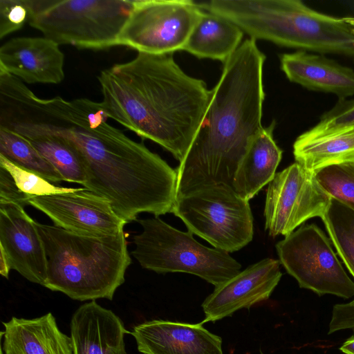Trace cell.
Segmentation results:
<instances>
[{
    "label": "cell",
    "instance_id": "1",
    "mask_svg": "<svg viewBox=\"0 0 354 354\" xmlns=\"http://www.w3.org/2000/svg\"><path fill=\"white\" fill-rule=\"evenodd\" d=\"M102 102L60 96L35 97L21 122L28 136L50 134L66 140L84 171V188L110 203L127 223L142 212H172L177 173L158 154L110 124Z\"/></svg>",
    "mask_w": 354,
    "mask_h": 354
},
{
    "label": "cell",
    "instance_id": "2",
    "mask_svg": "<svg viewBox=\"0 0 354 354\" xmlns=\"http://www.w3.org/2000/svg\"><path fill=\"white\" fill-rule=\"evenodd\" d=\"M97 80L109 118L183 161L210 101L203 80L186 74L172 54L142 53Z\"/></svg>",
    "mask_w": 354,
    "mask_h": 354
},
{
    "label": "cell",
    "instance_id": "3",
    "mask_svg": "<svg viewBox=\"0 0 354 354\" xmlns=\"http://www.w3.org/2000/svg\"><path fill=\"white\" fill-rule=\"evenodd\" d=\"M265 60L250 38L224 63L198 129L176 169V197L214 185L233 189L238 167L263 129Z\"/></svg>",
    "mask_w": 354,
    "mask_h": 354
},
{
    "label": "cell",
    "instance_id": "4",
    "mask_svg": "<svg viewBox=\"0 0 354 354\" xmlns=\"http://www.w3.org/2000/svg\"><path fill=\"white\" fill-rule=\"evenodd\" d=\"M199 6L255 40L354 57V28L344 17L322 13L299 0H212Z\"/></svg>",
    "mask_w": 354,
    "mask_h": 354
},
{
    "label": "cell",
    "instance_id": "5",
    "mask_svg": "<svg viewBox=\"0 0 354 354\" xmlns=\"http://www.w3.org/2000/svg\"><path fill=\"white\" fill-rule=\"evenodd\" d=\"M47 258L43 286L72 299L112 300L131 263L124 231L95 236L36 222Z\"/></svg>",
    "mask_w": 354,
    "mask_h": 354
},
{
    "label": "cell",
    "instance_id": "6",
    "mask_svg": "<svg viewBox=\"0 0 354 354\" xmlns=\"http://www.w3.org/2000/svg\"><path fill=\"white\" fill-rule=\"evenodd\" d=\"M133 0H28V24L59 45L102 50L118 46Z\"/></svg>",
    "mask_w": 354,
    "mask_h": 354
},
{
    "label": "cell",
    "instance_id": "7",
    "mask_svg": "<svg viewBox=\"0 0 354 354\" xmlns=\"http://www.w3.org/2000/svg\"><path fill=\"white\" fill-rule=\"evenodd\" d=\"M137 221L142 231L133 238L131 254L143 268L194 274L214 288L241 272V265L228 252L201 244L189 231L178 230L157 216Z\"/></svg>",
    "mask_w": 354,
    "mask_h": 354
},
{
    "label": "cell",
    "instance_id": "8",
    "mask_svg": "<svg viewBox=\"0 0 354 354\" xmlns=\"http://www.w3.org/2000/svg\"><path fill=\"white\" fill-rule=\"evenodd\" d=\"M171 212L188 231L228 253L241 249L253 238L249 201L227 185H210L176 197Z\"/></svg>",
    "mask_w": 354,
    "mask_h": 354
},
{
    "label": "cell",
    "instance_id": "9",
    "mask_svg": "<svg viewBox=\"0 0 354 354\" xmlns=\"http://www.w3.org/2000/svg\"><path fill=\"white\" fill-rule=\"evenodd\" d=\"M280 263L301 288L319 296L354 297V281L334 252L331 241L316 225H302L276 244Z\"/></svg>",
    "mask_w": 354,
    "mask_h": 354
},
{
    "label": "cell",
    "instance_id": "10",
    "mask_svg": "<svg viewBox=\"0 0 354 354\" xmlns=\"http://www.w3.org/2000/svg\"><path fill=\"white\" fill-rule=\"evenodd\" d=\"M203 12L193 1L133 0L118 46L154 55L183 50Z\"/></svg>",
    "mask_w": 354,
    "mask_h": 354
},
{
    "label": "cell",
    "instance_id": "11",
    "mask_svg": "<svg viewBox=\"0 0 354 354\" xmlns=\"http://www.w3.org/2000/svg\"><path fill=\"white\" fill-rule=\"evenodd\" d=\"M330 201L314 173L293 163L276 173L268 184L264 209L266 230L272 237L286 236L306 221L322 218Z\"/></svg>",
    "mask_w": 354,
    "mask_h": 354
},
{
    "label": "cell",
    "instance_id": "12",
    "mask_svg": "<svg viewBox=\"0 0 354 354\" xmlns=\"http://www.w3.org/2000/svg\"><path fill=\"white\" fill-rule=\"evenodd\" d=\"M29 205L46 214L55 225L88 236L115 235L127 223L106 198L86 188L32 196Z\"/></svg>",
    "mask_w": 354,
    "mask_h": 354
},
{
    "label": "cell",
    "instance_id": "13",
    "mask_svg": "<svg viewBox=\"0 0 354 354\" xmlns=\"http://www.w3.org/2000/svg\"><path fill=\"white\" fill-rule=\"evenodd\" d=\"M281 277L279 260L266 258L248 266L205 298L202 323L215 322L268 300Z\"/></svg>",
    "mask_w": 354,
    "mask_h": 354
},
{
    "label": "cell",
    "instance_id": "14",
    "mask_svg": "<svg viewBox=\"0 0 354 354\" xmlns=\"http://www.w3.org/2000/svg\"><path fill=\"white\" fill-rule=\"evenodd\" d=\"M0 248L10 262L11 270L30 282L44 286L47 258L35 221L15 204H0Z\"/></svg>",
    "mask_w": 354,
    "mask_h": 354
},
{
    "label": "cell",
    "instance_id": "15",
    "mask_svg": "<svg viewBox=\"0 0 354 354\" xmlns=\"http://www.w3.org/2000/svg\"><path fill=\"white\" fill-rule=\"evenodd\" d=\"M203 324L153 319L135 326L131 334L142 354H223L221 337Z\"/></svg>",
    "mask_w": 354,
    "mask_h": 354
},
{
    "label": "cell",
    "instance_id": "16",
    "mask_svg": "<svg viewBox=\"0 0 354 354\" xmlns=\"http://www.w3.org/2000/svg\"><path fill=\"white\" fill-rule=\"evenodd\" d=\"M59 45L43 37L11 39L0 48V71L28 84H59L64 79Z\"/></svg>",
    "mask_w": 354,
    "mask_h": 354
},
{
    "label": "cell",
    "instance_id": "17",
    "mask_svg": "<svg viewBox=\"0 0 354 354\" xmlns=\"http://www.w3.org/2000/svg\"><path fill=\"white\" fill-rule=\"evenodd\" d=\"M73 354H127L122 319L95 300L81 305L70 324Z\"/></svg>",
    "mask_w": 354,
    "mask_h": 354
},
{
    "label": "cell",
    "instance_id": "18",
    "mask_svg": "<svg viewBox=\"0 0 354 354\" xmlns=\"http://www.w3.org/2000/svg\"><path fill=\"white\" fill-rule=\"evenodd\" d=\"M281 69L292 82L339 100L354 95V71L324 55L298 50L280 56Z\"/></svg>",
    "mask_w": 354,
    "mask_h": 354
},
{
    "label": "cell",
    "instance_id": "19",
    "mask_svg": "<svg viewBox=\"0 0 354 354\" xmlns=\"http://www.w3.org/2000/svg\"><path fill=\"white\" fill-rule=\"evenodd\" d=\"M2 324L1 354H73L71 337L60 330L51 313L34 319L12 317Z\"/></svg>",
    "mask_w": 354,
    "mask_h": 354
},
{
    "label": "cell",
    "instance_id": "20",
    "mask_svg": "<svg viewBox=\"0 0 354 354\" xmlns=\"http://www.w3.org/2000/svg\"><path fill=\"white\" fill-rule=\"evenodd\" d=\"M274 127L273 121L255 138L235 174L233 190L248 201L273 179L281 160L282 150L273 138Z\"/></svg>",
    "mask_w": 354,
    "mask_h": 354
},
{
    "label": "cell",
    "instance_id": "21",
    "mask_svg": "<svg viewBox=\"0 0 354 354\" xmlns=\"http://www.w3.org/2000/svg\"><path fill=\"white\" fill-rule=\"evenodd\" d=\"M243 32L228 19L203 11L183 50L223 63L241 45Z\"/></svg>",
    "mask_w": 354,
    "mask_h": 354
},
{
    "label": "cell",
    "instance_id": "22",
    "mask_svg": "<svg viewBox=\"0 0 354 354\" xmlns=\"http://www.w3.org/2000/svg\"><path fill=\"white\" fill-rule=\"evenodd\" d=\"M297 163L315 172L326 166L354 162V126L307 140L296 139Z\"/></svg>",
    "mask_w": 354,
    "mask_h": 354
},
{
    "label": "cell",
    "instance_id": "23",
    "mask_svg": "<svg viewBox=\"0 0 354 354\" xmlns=\"http://www.w3.org/2000/svg\"><path fill=\"white\" fill-rule=\"evenodd\" d=\"M0 154L13 163L41 176L53 183L65 181L55 167L27 139L1 127Z\"/></svg>",
    "mask_w": 354,
    "mask_h": 354
},
{
    "label": "cell",
    "instance_id": "24",
    "mask_svg": "<svg viewBox=\"0 0 354 354\" xmlns=\"http://www.w3.org/2000/svg\"><path fill=\"white\" fill-rule=\"evenodd\" d=\"M321 218L337 254L354 278V210L331 198Z\"/></svg>",
    "mask_w": 354,
    "mask_h": 354
},
{
    "label": "cell",
    "instance_id": "25",
    "mask_svg": "<svg viewBox=\"0 0 354 354\" xmlns=\"http://www.w3.org/2000/svg\"><path fill=\"white\" fill-rule=\"evenodd\" d=\"M24 138L55 167L65 181L83 185L85 180L83 167L76 152L66 140L50 134Z\"/></svg>",
    "mask_w": 354,
    "mask_h": 354
},
{
    "label": "cell",
    "instance_id": "26",
    "mask_svg": "<svg viewBox=\"0 0 354 354\" xmlns=\"http://www.w3.org/2000/svg\"><path fill=\"white\" fill-rule=\"evenodd\" d=\"M314 175L327 194L354 210V162L326 166Z\"/></svg>",
    "mask_w": 354,
    "mask_h": 354
},
{
    "label": "cell",
    "instance_id": "27",
    "mask_svg": "<svg viewBox=\"0 0 354 354\" xmlns=\"http://www.w3.org/2000/svg\"><path fill=\"white\" fill-rule=\"evenodd\" d=\"M0 166L10 174L18 188L30 197L70 192L74 189L55 185L41 176L13 163L1 154Z\"/></svg>",
    "mask_w": 354,
    "mask_h": 354
},
{
    "label": "cell",
    "instance_id": "28",
    "mask_svg": "<svg viewBox=\"0 0 354 354\" xmlns=\"http://www.w3.org/2000/svg\"><path fill=\"white\" fill-rule=\"evenodd\" d=\"M352 126H354V99L339 100L330 110L321 116L315 127L297 139L307 140Z\"/></svg>",
    "mask_w": 354,
    "mask_h": 354
},
{
    "label": "cell",
    "instance_id": "29",
    "mask_svg": "<svg viewBox=\"0 0 354 354\" xmlns=\"http://www.w3.org/2000/svg\"><path fill=\"white\" fill-rule=\"evenodd\" d=\"M29 19L28 0H0V39L21 29Z\"/></svg>",
    "mask_w": 354,
    "mask_h": 354
},
{
    "label": "cell",
    "instance_id": "30",
    "mask_svg": "<svg viewBox=\"0 0 354 354\" xmlns=\"http://www.w3.org/2000/svg\"><path fill=\"white\" fill-rule=\"evenodd\" d=\"M31 197L22 192L10 174L0 166V204H15L24 208Z\"/></svg>",
    "mask_w": 354,
    "mask_h": 354
},
{
    "label": "cell",
    "instance_id": "31",
    "mask_svg": "<svg viewBox=\"0 0 354 354\" xmlns=\"http://www.w3.org/2000/svg\"><path fill=\"white\" fill-rule=\"evenodd\" d=\"M0 274L5 278L8 279L11 270L10 262L7 256L2 249L0 248Z\"/></svg>",
    "mask_w": 354,
    "mask_h": 354
},
{
    "label": "cell",
    "instance_id": "32",
    "mask_svg": "<svg viewBox=\"0 0 354 354\" xmlns=\"http://www.w3.org/2000/svg\"><path fill=\"white\" fill-rule=\"evenodd\" d=\"M345 329H354V316L342 321V322L337 324L332 329L328 331V334H332L335 332L345 330Z\"/></svg>",
    "mask_w": 354,
    "mask_h": 354
},
{
    "label": "cell",
    "instance_id": "33",
    "mask_svg": "<svg viewBox=\"0 0 354 354\" xmlns=\"http://www.w3.org/2000/svg\"><path fill=\"white\" fill-rule=\"evenodd\" d=\"M339 349L344 354H354V335L348 337Z\"/></svg>",
    "mask_w": 354,
    "mask_h": 354
},
{
    "label": "cell",
    "instance_id": "34",
    "mask_svg": "<svg viewBox=\"0 0 354 354\" xmlns=\"http://www.w3.org/2000/svg\"><path fill=\"white\" fill-rule=\"evenodd\" d=\"M344 20L354 28V17H344Z\"/></svg>",
    "mask_w": 354,
    "mask_h": 354
},
{
    "label": "cell",
    "instance_id": "35",
    "mask_svg": "<svg viewBox=\"0 0 354 354\" xmlns=\"http://www.w3.org/2000/svg\"></svg>",
    "mask_w": 354,
    "mask_h": 354
}]
</instances>
